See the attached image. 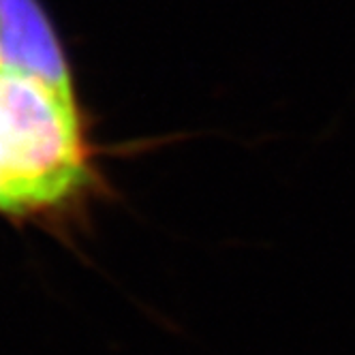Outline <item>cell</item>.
<instances>
[{
    "mask_svg": "<svg viewBox=\"0 0 355 355\" xmlns=\"http://www.w3.org/2000/svg\"><path fill=\"white\" fill-rule=\"evenodd\" d=\"M88 180L78 103L0 69V212L28 216L56 208Z\"/></svg>",
    "mask_w": 355,
    "mask_h": 355,
    "instance_id": "cell-1",
    "label": "cell"
},
{
    "mask_svg": "<svg viewBox=\"0 0 355 355\" xmlns=\"http://www.w3.org/2000/svg\"><path fill=\"white\" fill-rule=\"evenodd\" d=\"M0 69L26 75L75 103L64 45L41 0H0Z\"/></svg>",
    "mask_w": 355,
    "mask_h": 355,
    "instance_id": "cell-2",
    "label": "cell"
}]
</instances>
